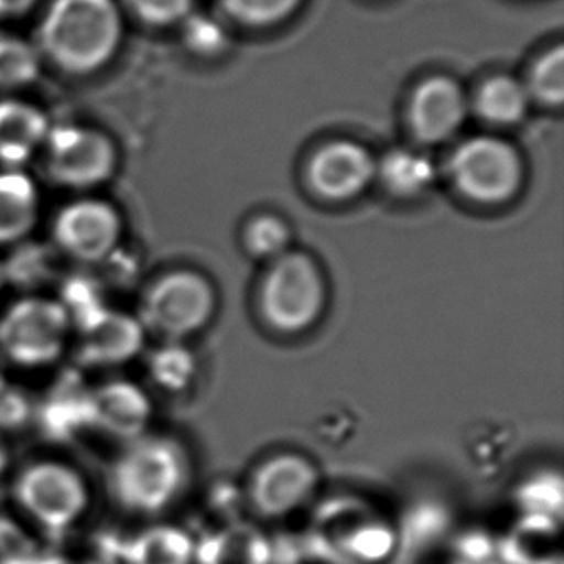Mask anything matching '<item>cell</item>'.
Here are the masks:
<instances>
[{"label": "cell", "mask_w": 564, "mask_h": 564, "mask_svg": "<svg viewBox=\"0 0 564 564\" xmlns=\"http://www.w3.org/2000/svg\"><path fill=\"white\" fill-rule=\"evenodd\" d=\"M195 564H272V545L251 522H234L195 542Z\"/></svg>", "instance_id": "ac0fdd59"}, {"label": "cell", "mask_w": 564, "mask_h": 564, "mask_svg": "<svg viewBox=\"0 0 564 564\" xmlns=\"http://www.w3.org/2000/svg\"><path fill=\"white\" fill-rule=\"evenodd\" d=\"M30 401L22 391L7 386L0 389V430H14L30 419Z\"/></svg>", "instance_id": "836d02e7"}, {"label": "cell", "mask_w": 564, "mask_h": 564, "mask_svg": "<svg viewBox=\"0 0 564 564\" xmlns=\"http://www.w3.org/2000/svg\"><path fill=\"white\" fill-rule=\"evenodd\" d=\"M91 389L69 380L54 388L39 411V422L51 440H69L85 427H91Z\"/></svg>", "instance_id": "ffe728a7"}, {"label": "cell", "mask_w": 564, "mask_h": 564, "mask_svg": "<svg viewBox=\"0 0 564 564\" xmlns=\"http://www.w3.org/2000/svg\"><path fill=\"white\" fill-rule=\"evenodd\" d=\"M7 386V378H4V372H2V365H0V389H4Z\"/></svg>", "instance_id": "74e56055"}, {"label": "cell", "mask_w": 564, "mask_h": 564, "mask_svg": "<svg viewBox=\"0 0 564 564\" xmlns=\"http://www.w3.org/2000/svg\"><path fill=\"white\" fill-rule=\"evenodd\" d=\"M108 543L110 564H195V540L176 524H151Z\"/></svg>", "instance_id": "2e32d148"}, {"label": "cell", "mask_w": 564, "mask_h": 564, "mask_svg": "<svg viewBox=\"0 0 564 564\" xmlns=\"http://www.w3.org/2000/svg\"><path fill=\"white\" fill-rule=\"evenodd\" d=\"M458 189L481 205H501L522 185V159L514 147L496 138H474L458 147L449 162Z\"/></svg>", "instance_id": "52a82bcc"}, {"label": "cell", "mask_w": 564, "mask_h": 564, "mask_svg": "<svg viewBox=\"0 0 564 564\" xmlns=\"http://www.w3.org/2000/svg\"><path fill=\"white\" fill-rule=\"evenodd\" d=\"M39 218V193L23 170L0 172V245L30 236Z\"/></svg>", "instance_id": "d6986e66"}, {"label": "cell", "mask_w": 564, "mask_h": 564, "mask_svg": "<svg viewBox=\"0 0 564 564\" xmlns=\"http://www.w3.org/2000/svg\"><path fill=\"white\" fill-rule=\"evenodd\" d=\"M326 303V285L313 259L285 252L275 260L262 288L268 321L283 332H301L318 321Z\"/></svg>", "instance_id": "8992f818"}, {"label": "cell", "mask_w": 564, "mask_h": 564, "mask_svg": "<svg viewBox=\"0 0 564 564\" xmlns=\"http://www.w3.org/2000/svg\"><path fill=\"white\" fill-rule=\"evenodd\" d=\"M527 89L530 97L540 100L547 107H561L564 100V48L558 45L538 58L530 79H528Z\"/></svg>", "instance_id": "484cf974"}, {"label": "cell", "mask_w": 564, "mask_h": 564, "mask_svg": "<svg viewBox=\"0 0 564 564\" xmlns=\"http://www.w3.org/2000/svg\"><path fill=\"white\" fill-rule=\"evenodd\" d=\"M143 326L177 341L203 328L214 311V291L193 272L164 275L147 291Z\"/></svg>", "instance_id": "9c48e42d"}, {"label": "cell", "mask_w": 564, "mask_h": 564, "mask_svg": "<svg viewBox=\"0 0 564 564\" xmlns=\"http://www.w3.org/2000/svg\"><path fill=\"white\" fill-rule=\"evenodd\" d=\"M69 326L58 301L20 299L0 316V355L18 367H46L64 351Z\"/></svg>", "instance_id": "5b68a950"}, {"label": "cell", "mask_w": 564, "mask_h": 564, "mask_svg": "<svg viewBox=\"0 0 564 564\" xmlns=\"http://www.w3.org/2000/svg\"><path fill=\"white\" fill-rule=\"evenodd\" d=\"M530 93L527 85L511 76L491 77L481 85L476 97V108L484 120L497 126H512L527 118L530 108Z\"/></svg>", "instance_id": "44dd1931"}, {"label": "cell", "mask_w": 564, "mask_h": 564, "mask_svg": "<svg viewBox=\"0 0 564 564\" xmlns=\"http://www.w3.org/2000/svg\"><path fill=\"white\" fill-rule=\"evenodd\" d=\"M122 220L115 206L99 198H79L64 206L53 224L54 243L77 262L108 259L120 241Z\"/></svg>", "instance_id": "8fae6325"}, {"label": "cell", "mask_w": 564, "mask_h": 564, "mask_svg": "<svg viewBox=\"0 0 564 564\" xmlns=\"http://www.w3.org/2000/svg\"><path fill=\"white\" fill-rule=\"evenodd\" d=\"M519 503L527 514L561 519L563 480L558 474H538L520 488Z\"/></svg>", "instance_id": "4316f807"}, {"label": "cell", "mask_w": 564, "mask_h": 564, "mask_svg": "<svg viewBox=\"0 0 564 564\" xmlns=\"http://www.w3.org/2000/svg\"><path fill=\"white\" fill-rule=\"evenodd\" d=\"M468 112L463 87L447 76L430 77L416 87L411 100V123L424 143H443L465 123Z\"/></svg>", "instance_id": "7c38bea8"}, {"label": "cell", "mask_w": 564, "mask_h": 564, "mask_svg": "<svg viewBox=\"0 0 564 564\" xmlns=\"http://www.w3.org/2000/svg\"><path fill=\"white\" fill-rule=\"evenodd\" d=\"M376 174L372 154L351 141H337L316 153L308 177L314 189L329 200H349L367 189Z\"/></svg>", "instance_id": "4fadbf2b"}, {"label": "cell", "mask_w": 564, "mask_h": 564, "mask_svg": "<svg viewBox=\"0 0 564 564\" xmlns=\"http://www.w3.org/2000/svg\"><path fill=\"white\" fill-rule=\"evenodd\" d=\"M247 245L260 259H280L290 247V229L275 216H260L247 231Z\"/></svg>", "instance_id": "f1b7e54d"}, {"label": "cell", "mask_w": 564, "mask_h": 564, "mask_svg": "<svg viewBox=\"0 0 564 564\" xmlns=\"http://www.w3.org/2000/svg\"><path fill=\"white\" fill-rule=\"evenodd\" d=\"M51 131L43 110L23 100H0V164L22 170Z\"/></svg>", "instance_id": "e0dca14e"}, {"label": "cell", "mask_w": 564, "mask_h": 564, "mask_svg": "<svg viewBox=\"0 0 564 564\" xmlns=\"http://www.w3.org/2000/svg\"><path fill=\"white\" fill-rule=\"evenodd\" d=\"M128 4L147 25L172 28L193 14L195 0H128Z\"/></svg>", "instance_id": "1f68e13d"}, {"label": "cell", "mask_w": 564, "mask_h": 564, "mask_svg": "<svg viewBox=\"0 0 564 564\" xmlns=\"http://www.w3.org/2000/svg\"><path fill=\"white\" fill-rule=\"evenodd\" d=\"M46 174L54 184L72 189H89L105 184L118 164L112 139L84 126L51 128L45 139Z\"/></svg>", "instance_id": "ba28073f"}, {"label": "cell", "mask_w": 564, "mask_h": 564, "mask_svg": "<svg viewBox=\"0 0 564 564\" xmlns=\"http://www.w3.org/2000/svg\"><path fill=\"white\" fill-rule=\"evenodd\" d=\"M37 0H0V18H15L31 10Z\"/></svg>", "instance_id": "d590c367"}, {"label": "cell", "mask_w": 564, "mask_h": 564, "mask_svg": "<svg viewBox=\"0 0 564 564\" xmlns=\"http://www.w3.org/2000/svg\"><path fill=\"white\" fill-rule=\"evenodd\" d=\"M39 553L33 535L15 520L0 514V564H31Z\"/></svg>", "instance_id": "f546056e"}, {"label": "cell", "mask_w": 564, "mask_h": 564, "mask_svg": "<svg viewBox=\"0 0 564 564\" xmlns=\"http://www.w3.org/2000/svg\"><path fill=\"white\" fill-rule=\"evenodd\" d=\"M91 427L130 443L145 434L151 401L131 381H108L89 393Z\"/></svg>", "instance_id": "9a60e30c"}, {"label": "cell", "mask_w": 564, "mask_h": 564, "mask_svg": "<svg viewBox=\"0 0 564 564\" xmlns=\"http://www.w3.org/2000/svg\"><path fill=\"white\" fill-rule=\"evenodd\" d=\"M39 53L22 39L0 35V89H20L39 76Z\"/></svg>", "instance_id": "d4e9b609"}, {"label": "cell", "mask_w": 564, "mask_h": 564, "mask_svg": "<svg viewBox=\"0 0 564 564\" xmlns=\"http://www.w3.org/2000/svg\"><path fill=\"white\" fill-rule=\"evenodd\" d=\"M31 564H110L102 557H72L61 553H39V557Z\"/></svg>", "instance_id": "e575fe53"}, {"label": "cell", "mask_w": 564, "mask_h": 564, "mask_svg": "<svg viewBox=\"0 0 564 564\" xmlns=\"http://www.w3.org/2000/svg\"><path fill=\"white\" fill-rule=\"evenodd\" d=\"M303 4L305 0H220L221 10L231 22L252 30L280 25Z\"/></svg>", "instance_id": "cb8c5ba5"}, {"label": "cell", "mask_w": 564, "mask_h": 564, "mask_svg": "<svg viewBox=\"0 0 564 564\" xmlns=\"http://www.w3.org/2000/svg\"><path fill=\"white\" fill-rule=\"evenodd\" d=\"M318 484L321 476L311 460L285 453L257 468L247 489V499L260 519H288L313 501Z\"/></svg>", "instance_id": "30bf717a"}, {"label": "cell", "mask_w": 564, "mask_h": 564, "mask_svg": "<svg viewBox=\"0 0 564 564\" xmlns=\"http://www.w3.org/2000/svg\"><path fill=\"white\" fill-rule=\"evenodd\" d=\"M122 35L115 0H54L41 22L39 43L58 68L84 76L118 53Z\"/></svg>", "instance_id": "6da1fadb"}, {"label": "cell", "mask_w": 564, "mask_h": 564, "mask_svg": "<svg viewBox=\"0 0 564 564\" xmlns=\"http://www.w3.org/2000/svg\"><path fill=\"white\" fill-rule=\"evenodd\" d=\"M143 324L110 308L79 326L77 355L87 367H112L133 359L143 347Z\"/></svg>", "instance_id": "5bb4252c"}, {"label": "cell", "mask_w": 564, "mask_h": 564, "mask_svg": "<svg viewBox=\"0 0 564 564\" xmlns=\"http://www.w3.org/2000/svg\"><path fill=\"white\" fill-rule=\"evenodd\" d=\"M511 551L517 564L558 563L557 520L527 514L512 532Z\"/></svg>", "instance_id": "7402d4cb"}, {"label": "cell", "mask_w": 564, "mask_h": 564, "mask_svg": "<svg viewBox=\"0 0 564 564\" xmlns=\"http://www.w3.org/2000/svg\"><path fill=\"white\" fill-rule=\"evenodd\" d=\"M8 465V451L7 445L2 442V437H0V474L4 473V468Z\"/></svg>", "instance_id": "8d00e7d4"}, {"label": "cell", "mask_w": 564, "mask_h": 564, "mask_svg": "<svg viewBox=\"0 0 564 564\" xmlns=\"http://www.w3.org/2000/svg\"><path fill=\"white\" fill-rule=\"evenodd\" d=\"M311 542L334 564H381L397 547V530L386 514L359 497H336L321 505Z\"/></svg>", "instance_id": "3957f363"}, {"label": "cell", "mask_w": 564, "mask_h": 564, "mask_svg": "<svg viewBox=\"0 0 564 564\" xmlns=\"http://www.w3.org/2000/svg\"><path fill=\"white\" fill-rule=\"evenodd\" d=\"M151 376L161 388L170 391H182L189 386L197 365L185 347L170 344L162 347L151 357Z\"/></svg>", "instance_id": "83f0119b"}, {"label": "cell", "mask_w": 564, "mask_h": 564, "mask_svg": "<svg viewBox=\"0 0 564 564\" xmlns=\"http://www.w3.org/2000/svg\"><path fill=\"white\" fill-rule=\"evenodd\" d=\"M4 283H7V280H4V270H2V262H0V291L4 288Z\"/></svg>", "instance_id": "f35d334b"}, {"label": "cell", "mask_w": 564, "mask_h": 564, "mask_svg": "<svg viewBox=\"0 0 564 564\" xmlns=\"http://www.w3.org/2000/svg\"><path fill=\"white\" fill-rule=\"evenodd\" d=\"M189 458L174 440L141 435L115 458L108 489L122 511L156 517L169 511L189 484Z\"/></svg>", "instance_id": "7a4b0ae2"}, {"label": "cell", "mask_w": 564, "mask_h": 564, "mask_svg": "<svg viewBox=\"0 0 564 564\" xmlns=\"http://www.w3.org/2000/svg\"><path fill=\"white\" fill-rule=\"evenodd\" d=\"M380 176L391 193L416 197L434 184L435 166L424 154L399 149L381 161Z\"/></svg>", "instance_id": "603a6c76"}, {"label": "cell", "mask_w": 564, "mask_h": 564, "mask_svg": "<svg viewBox=\"0 0 564 564\" xmlns=\"http://www.w3.org/2000/svg\"><path fill=\"white\" fill-rule=\"evenodd\" d=\"M4 280L18 285H35L46 278L48 270V254L43 247L23 245L12 254L7 264H2Z\"/></svg>", "instance_id": "4dcf8cb0"}, {"label": "cell", "mask_w": 564, "mask_h": 564, "mask_svg": "<svg viewBox=\"0 0 564 564\" xmlns=\"http://www.w3.org/2000/svg\"><path fill=\"white\" fill-rule=\"evenodd\" d=\"M185 43L193 53L200 56H214L226 46V33L218 22L203 14H191L185 20Z\"/></svg>", "instance_id": "d6a6232c"}, {"label": "cell", "mask_w": 564, "mask_h": 564, "mask_svg": "<svg viewBox=\"0 0 564 564\" xmlns=\"http://www.w3.org/2000/svg\"><path fill=\"white\" fill-rule=\"evenodd\" d=\"M14 501L41 534L62 540L89 511L91 491L74 466L37 460L15 476Z\"/></svg>", "instance_id": "277c9868"}]
</instances>
